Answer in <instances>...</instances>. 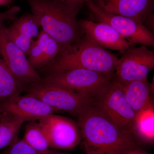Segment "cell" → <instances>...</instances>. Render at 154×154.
<instances>
[{"mask_svg":"<svg viewBox=\"0 0 154 154\" xmlns=\"http://www.w3.org/2000/svg\"><path fill=\"white\" fill-rule=\"evenodd\" d=\"M86 154H126L142 149V142L107 120L90 104L77 116Z\"/></svg>","mask_w":154,"mask_h":154,"instance_id":"obj_1","label":"cell"},{"mask_svg":"<svg viewBox=\"0 0 154 154\" xmlns=\"http://www.w3.org/2000/svg\"><path fill=\"white\" fill-rule=\"evenodd\" d=\"M42 30L58 43L60 51L84 35L77 17L80 9L54 0H26Z\"/></svg>","mask_w":154,"mask_h":154,"instance_id":"obj_2","label":"cell"},{"mask_svg":"<svg viewBox=\"0 0 154 154\" xmlns=\"http://www.w3.org/2000/svg\"><path fill=\"white\" fill-rule=\"evenodd\" d=\"M118 59L84 35L79 41L61 51L48 66L50 73L82 69L115 75Z\"/></svg>","mask_w":154,"mask_h":154,"instance_id":"obj_3","label":"cell"},{"mask_svg":"<svg viewBox=\"0 0 154 154\" xmlns=\"http://www.w3.org/2000/svg\"><path fill=\"white\" fill-rule=\"evenodd\" d=\"M91 104L119 129L134 134L136 113L127 101L122 84L115 77L91 98Z\"/></svg>","mask_w":154,"mask_h":154,"instance_id":"obj_4","label":"cell"},{"mask_svg":"<svg viewBox=\"0 0 154 154\" xmlns=\"http://www.w3.org/2000/svg\"><path fill=\"white\" fill-rule=\"evenodd\" d=\"M108 75L82 69H74L50 73L42 82L59 86L85 95L91 98L114 79Z\"/></svg>","mask_w":154,"mask_h":154,"instance_id":"obj_5","label":"cell"},{"mask_svg":"<svg viewBox=\"0 0 154 154\" xmlns=\"http://www.w3.org/2000/svg\"><path fill=\"white\" fill-rule=\"evenodd\" d=\"M27 86L28 94L59 111H66L76 117L91 103L88 96L59 86L42 82Z\"/></svg>","mask_w":154,"mask_h":154,"instance_id":"obj_6","label":"cell"},{"mask_svg":"<svg viewBox=\"0 0 154 154\" xmlns=\"http://www.w3.org/2000/svg\"><path fill=\"white\" fill-rule=\"evenodd\" d=\"M86 4L98 22H105L112 26L131 45L140 44L147 47H154L153 33L142 22L103 11L97 7L93 0H86Z\"/></svg>","mask_w":154,"mask_h":154,"instance_id":"obj_7","label":"cell"},{"mask_svg":"<svg viewBox=\"0 0 154 154\" xmlns=\"http://www.w3.org/2000/svg\"><path fill=\"white\" fill-rule=\"evenodd\" d=\"M0 56L24 88L42 81V78L30 65L25 52L9 37L4 22H0Z\"/></svg>","mask_w":154,"mask_h":154,"instance_id":"obj_8","label":"cell"},{"mask_svg":"<svg viewBox=\"0 0 154 154\" xmlns=\"http://www.w3.org/2000/svg\"><path fill=\"white\" fill-rule=\"evenodd\" d=\"M118 59L115 77L122 84L147 79L154 68V52L147 46L130 47Z\"/></svg>","mask_w":154,"mask_h":154,"instance_id":"obj_9","label":"cell"},{"mask_svg":"<svg viewBox=\"0 0 154 154\" xmlns=\"http://www.w3.org/2000/svg\"><path fill=\"white\" fill-rule=\"evenodd\" d=\"M38 121L47 135L50 148L72 149L82 141L79 125L70 119L53 113Z\"/></svg>","mask_w":154,"mask_h":154,"instance_id":"obj_10","label":"cell"},{"mask_svg":"<svg viewBox=\"0 0 154 154\" xmlns=\"http://www.w3.org/2000/svg\"><path fill=\"white\" fill-rule=\"evenodd\" d=\"M36 97L27 94L0 102V113H7L24 118L26 121L39 120L59 112Z\"/></svg>","mask_w":154,"mask_h":154,"instance_id":"obj_11","label":"cell"},{"mask_svg":"<svg viewBox=\"0 0 154 154\" xmlns=\"http://www.w3.org/2000/svg\"><path fill=\"white\" fill-rule=\"evenodd\" d=\"M79 23L84 35L105 49L118 51L122 53L131 46L121 34L105 22L82 20Z\"/></svg>","mask_w":154,"mask_h":154,"instance_id":"obj_12","label":"cell"},{"mask_svg":"<svg viewBox=\"0 0 154 154\" xmlns=\"http://www.w3.org/2000/svg\"><path fill=\"white\" fill-rule=\"evenodd\" d=\"M94 2L108 13L135 19L143 23L154 14V0H95Z\"/></svg>","mask_w":154,"mask_h":154,"instance_id":"obj_13","label":"cell"},{"mask_svg":"<svg viewBox=\"0 0 154 154\" xmlns=\"http://www.w3.org/2000/svg\"><path fill=\"white\" fill-rule=\"evenodd\" d=\"M40 28L38 20L32 14L15 19L12 25L6 27L9 37L27 56L32 42L39 34Z\"/></svg>","mask_w":154,"mask_h":154,"instance_id":"obj_14","label":"cell"},{"mask_svg":"<svg viewBox=\"0 0 154 154\" xmlns=\"http://www.w3.org/2000/svg\"><path fill=\"white\" fill-rule=\"evenodd\" d=\"M122 84L127 101L136 113L152 101L151 96L152 85L147 79Z\"/></svg>","mask_w":154,"mask_h":154,"instance_id":"obj_15","label":"cell"},{"mask_svg":"<svg viewBox=\"0 0 154 154\" xmlns=\"http://www.w3.org/2000/svg\"><path fill=\"white\" fill-rule=\"evenodd\" d=\"M133 133L141 142L153 143L154 107L153 101L136 113Z\"/></svg>","mask_w":154,"mask_h":154,"instance_id":"obj_16","label":"cell"},{"mask_svg":"<svg viewBox=\"0 0 154 154\" xmlns=\"http://www.w3.org/2000/svg\"><path fill=\"white\" fill-rule=\"evenodd\" d=\"M26 120L16 116L0 113V149L18 139L20 128Z\"/></svg>","mask_w":154,"mask_h":154,"instance_id":"obj_17","label":"cell"},{"mask_svg":"<svg viewBox=\"0 0 154 154\" xmlns=\"http://www.w3.org/2000/svg\"><path fill=\"white\" fill-rule=\"evenodd\" d=\"M24 89L0 56V102L19 96Z\"/></svg>","mask_w":154,"mask_h":154,"instance_id":"obj_18","label":"cell"},{"mask_svg":"<svg viewBox=\"0 0 154 154\" xmlns=\"http://www.w3.org/2000/svg\"><path fill=\"white\" fill-rule=\"evenodd\" d=\"M23 139L37 150L45 151L49 149V141L40 123L30 122L26 125Z\"/></svg>","mask_w":154,"mask_h":154,"instance_id":"obj_19","label":"cell"},{"mask_svg":"<svg viewBox=\"0 0 154 154\" xmlns=\"http://www.w3.org/2000/svg\"><path fill=\"white\" fill-rule=\"evenodd\" d=\"M49 35L42 30L36 39L33 40L28 51L27 58L30 65L34 69L41 68L42 59L45 47Z\"/></svg>","mask_w":154,"mask_h":154,"instance_id":"obj_20","label":"cell"},{"mask_svg":"<svg viewBox=\"0 0 154 154\" xmlns=\"http://www.w3.org/2000/svg\"><path fill=\"white\" fill-rule=\"evenodd\" d=\"M9 147V148L2 154H57L59 153L55 150L49 149L45 151L37 150L23 139H18Z\"/></svg>","mask_w":154,"mask_h":154,"instance_id":"obj_21","label":"cell"},{"mask_svg":"<svg viewBox=\"0 0 154 154\" xmlns=\"http://www.w3.org/2000/svg\"><path fill=\"white\" fill-rule=\"evenodd\" d=\"M20 11L21 8L19 6H15L11 7L8 11L0 13V22L7 20H15Z\"/></svg>","mask_w":154,"mask_h":154,"instance_id":"obj_22","label":"cell"},{"mask_svg":"<svg viewBox=\"0 0 154 154\" xmlns=\"http://www.w3.org/2000/svg\"><path fill=\"white\" fill-rule=\"evenodd\" d=\"M67 5L72 6L81 9L84 4L86 3V0H54Z\"/></svg>","mask_w":154,"mask_h":154,"instance_id":"obj_23","label":"cell"},{"mask_svg":"<svg viewBox=\"0 0 154 154\" xmlns=\"http://www.w3.org/2000/svg\"><path fill=\"white\" fill-rule=\"evenodd\" d=\"M13 0H0V6L8 5L12 2Z\"/></svg>","mask_w":154,"mask_h":154,"instance_id":"obj_24","label":"cell"},{"mask_svg":"<svg viewBox=\"0 0 154 154\" xmlns=\"http://www.w3.org/2000/svg\"><path fill=\"white\" fill-rule=\"evenodd\" d=\"M126 154H146V153L143 152L142 149H137L131 151Z\"/></svg>","mask_w":154,"mask_h":154,"instance_id":"obj_25","label":"cell"}]
</instances>
